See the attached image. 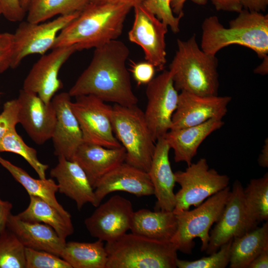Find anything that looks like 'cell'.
Listing matches in <instances>:
<instances>
[{
	"instance_id": "b9f144b4",
	"label": "cell",
	"mask_w": 268,
	"mask_h": 268,
	"mask_svg": "<svg viewBox=\"0 0 268 268\" xmlns=\"http://www.w3.org/2000/svg\"><path fill=\"white\" fill-rule=\"evenodd\" d=\"M243 8L251 11H265L268 0H241Z\"/></svg>"
},
{
	"instance_id": "d4e9b609",
	"label": "cell",
	"mask_w": 268,
	"mask_h": 268,
	"mask_svg": "<svg viewBox=\"0 0 268 268\" xmlns=\"http://www.w3.org/2000/svg\"><path fill=\"white\" fill-rule=\"evenodd\" d=\"M177 227L173 211L140 209L134 211L130 230L132 233L149 239L171 241Z\"/></svg>"
},
{
	"instance_id": "e575fe53",
	"label": "cell",
	"mask_w": 268,
	"mask_h": 268,
	"mask_svg": "<svg viewBox=\"0 0 268 268\" xmlns=\"http://www.w3.org/2000/svg\"><path fill=\"white\" fill-rule=\"evenodd\" d=\"M25 268H71L61 257L40 250L25 248Z\"/></svg>"
},
{
	"instance_id": "8d00e7d4",
	"label": "cell",
	"mask_w": 268,
	"mask_h": 268,
	"mask_svg": "<svg viewBox=\"0 0 268 268\" xmlns=\"http://www.w3.org/2000/svg\"><path fill=\"white\" fill-rule=\"evenodd\" d=\"M19 103L16 99L6 102L0 114V139L8 131L15 129L19 123Z\"/></svg>"
},
{
	"instance_id": "ffe728a7",
	"label": "cell",
	"mask_w": 268,
	"mask_h": 268,
	"mask_svg": "<svg viewBox=\"0 0 268 268\" xmlns=\"http://www.w3.org/2000/svg\"><path fill=\"white\" fill-rule=\"evenodd\" d=\"M170 149L164 137L159 138L155 147L148 174L154 188L158 210L173 211L175 205L174 188L176 184L169 159Z\"/></svg>"
},
{
	"instance_id": "83f0119b",
	"label": "cell",
	"mask_w": 268,
	"mask_h": 268,
	"mask_svg": "<svg viewBox=\"0 0 268 268\" xmlns=\"http://www.w3.org/2000/svg\"><path fill=\"white\" fill-rule=\"evenodd\" d=\"M0 164L26 190L29 195L38 197L56 208L63 215L71 217L56 197L58 186L52 178L35 179L25 170L0 156Z\"/></svg>"
},
{
	"instance_id": "c3c4849f",
	"label": "cell",
	"mask_w": 268,
	"mask_h": 268,
	"mask_svg": "<svg viewBox=\"0 0 268 268\" xmlns=\"http://www.w3.org/2000/svg\"><path fill=\"white\" fill-rule=\"evenodd\" d=\"M263 62L258 66L254 70L257 74L266 75L268 72V56L263 58Z\"/></svg>"
},
{
	"instance_id": "3957f363",
	"label": "cell",
	"mask_w": 268,
	"mask_h": 268,
	"mask_svg": "<svg viewBox=\"0 0 268 268\" xmlns=\"http://www.w3.org/2000/svg\"><path fill=\"white\" fill-rule=\"evenodd\" d=\"M225 28L215 15L204 19L201 25V48L212 55L236 44L254 51L259 58L268 54V14L243 9Z\"/></svg>"
},
{
	"instance_id": "d6986e66",
	"label": "cell",
	"mask_w": 268,
	"mask_h": 268,
	"mask_svg": "<svg viewBox=\"0 0 268 268\" xmlns=\"http://www.w3.org/2000/svg\"><path fill=\"white\" fill-rule=\"evenodd\" d=\"M52 103L55 109L56 121L52 139L55 154L71 160L78 147L83 142L82 132L71 106L68 92L56 94Z\"/></svg>"
},
{
	"instance_id": "5bb4252c",
	"label": "cell",
	"mask_w": 268,
	"mask_h": 268,
	"mask_svg": "<svg viewBox=\"0 0 268 268\" xmlns=\"http://www.w3.org/2000/svg\"><path fill=\"white\" fill-rule=\"evenodd\" d=\"M77 50L75 46L57 47L43 55L33 66L23 85L25 90L36 93L46 104L51 102L63 87L59 72L70 56Z\"/></svg>"
},
{
	"instance_id": "603a6c76",
	"label": "cell",
	"mask_w": 268,
	"mask_h": 268,
	"mask_svg": "<svg viewBox=\"0 0 268 268\" xmlns=\"http://www.w3.org/2000/svg\"><path fill=\"white\" fill-rule=\"evenodd\" d=\"M6 227L15 234L25 248L44 251L60 257L67 242L50 226L24 221L11 213L7 220Z\"/></svg>"
},
{
	"instance_id": "d590c367",
	"label": "cell",
	"mask_w": 268,
	"mask_h": 268,
	"mask_svg": "<svg viewBox=\"0 0 268 268\" xmlns=\"http://www.w3.org/2000/svg\"><path fill=\"white\" fill-rule=\"evenodd\" d=\"M170 0H144L143 6L162 21L174 33L180 31V21L182 17L175 16L170 7Z\"/></svg>"
},
{
	"instance_id": "7a4b0ae2",
	"label": "cell",
	"mask_w": 268,
	"mask_h": 268,
	"mask_svg": "<svg viewBox=\"0 0 268 268\" xmlns=\"http://www.w3.org/2000/svg\"><path fill=\"white\" fill-rule=\"evenodd\" d=\"M132 8L130 4L89 2L59 33L52 49L75 46L79 51L96 48L116 40Z\"/></svg>"
},
{
	"instance_id": "9a60e30c",
	"label": "cell",
	"mask_w": 268,
	"mask_h": 268,
	"mask_svg": "<svg viewBox=\"0 0 268 268\" xmlns=\"http://www.w3.org/2000/svg\"><path fill=\"white\" fill-rule=\"evenodd\" d=\"M243 190L241 183L235 181L221 214L209 233L207 254L216 252L223 244L253 229L246 215Z\"/></svg>"
},
{
	"instance_id": "bcb514c9",
	"label": "cell",
	"mask_w": 268,
	"mask_h": 268,
	"mask_svg": "<svg viewBox=\"0 0 268 268\" xmlns=\"http://www.w3.org/2000/svg\"><path fill=\"white\" fill-rule=\"evenodd\" d=\"M258 161L259 165L263 168L268 167V139H265L264 145L260 154Z\"/></svg>"
},
{
	"instance_id": "277c9868",
	"label": "cell",
	"mask_w": 268,
	"mask_h": 268,
	"mask_svg": "<svg viewBox=\"0 0 268 268\" xmlns=\"http://www.w3.org/2000/svg\"><path fill=\"white\" fill-rule=\"evenodd\" d=\"M177 50L169 65L175 88L196 95H218V60L215 55L205 53L197 42L194 34L187 40L178 39Z\"/></svg>"
},
{
	"instance_id": "5b68a950",
	"label": "cell",
	"mask_w": 268,
	"mask_h": 268,
	"mask_svg": "<svg viewBox=\"0 0 268 268\" xmlns=\"http://www.w3.org/2000/svg\"><path fill=\"white\" fill-rule=\"evenodd\" d=\"M106 268H176L177 250L171 242L125 233L105 245Z\"/></svg>"
},
{
	"instance_id": "836d02e7",
	"label": "cell",
	"mask_w": 268,
	"mask_h": 268,
	"mask_svg": "<svg viewBox=\"0 0 268 268\" xmlns=\"http://www.w3.org/2000/svg\"><path fill=\"white\" fill-rule=\"evenodd\" d=\"M233 239L223 244L216 252L197 260L189 261L180 260L176 261L179 268H225L229 264L230 250Z\"/></svg>"
},
{
	"instance_id": "4316f807",
	"label": "cell",
	"mask_w": 268,
	"mask_h": 268,
	"mask_svg": "<svg viewBox=\"0 0 268 268\" xmlns=\"http://www.w3.org/2000/svg\"><path fill=\"white\" fill-rule=\"evenodd\" d=\"M29 198L27 207L16 214L19 218L28 222L47 224L64 240L73 233L71 217L63 215L56 208L38 197L29 195Z\"/></svg>"
},
{
	"instance_id": "ab89813d",
	"label": "cell",
	"mask_w": 268,
	"mask_h": 268,
	"mask_svg": "<svg viewBox=\"0 0 268 268\" xmlns=\"http://www.w3.org/2000/svg\"><path fill=\"white\" fill-rule=\"evenodd\" d=\"M2 14L10 21L21 22L25 11L21 7L19 0H0Z\"/></svg>"
},
{
	"instance_id": "7dc6e473",
	"label": "cell",
	"mask_w": 268,
	"mask_h": 268,
	"mask_svg": "<svg viewBox=\"0 0 268 268\" xmlns=\"http://www.w3.org/2000/svg\"><path fill=\"white\" fill-rule=\"evenodd\" d=\"M144 0H89L91 2H107L112 3L130 4L134 6L137 4L142 3Z\"/></svg>"
},
{
	"instance_id": "9c48e42d",
	"label": "cell",
	"mask_w": 268,
	"mask_h": 268,
	"mask_svg": "<svg viewBox=\"0 0 268 268\" xmlns=\"http://www.w3.org/2000/svg\"><path fill=\"white\" fill-rule=\"evenodd\" d=\"M71 106L79 124L83 141L111 148L122 146L113 132L112 106L92 95L75 97Z\"/></svg>"
},
{
	"instance_id": "30bf717a",
	"label": "cell",
	"mask_w": 268,
	"mask_h": 268,
	"mask_svg": "<svg viewBox=\"0 0 268 268\" xmlns=\"http://www.w3.org/2000/svg\"><path fill=\"white\" fill-rule=\"evenodd\" d=\"M81 11L60 15L46 22L21 21L13 35V45L10 68H15L26 57L32 54L44 55L52 49L59 33L76 18Z\"/></svg>"
},
{
	"instance_id": "8fae6325",
	"label": "cell",
	"mask_w": 268,
	"mask_h": 268,
	"mask_svg": "<svg viewBox=\"0 0 268 268\" xmlns=\"http://www.w3.org/2000/svg\"><path fill=\"white\" fill-rule=\"evenodd\" d=\"M144 118L153 140L163 137L171 129L179 93L169 70H164L147 84Z\"/></svg>"
},
{
	"instance_id": "f907efd6",
	"label": "cell",
	"mask_w": 268,
	"mask_h": 268,
	"mask_svg": "<svg viewBox=\"0 0 268 268\" xmlns=\"http://www.w3.org/2000/svg\"><path fill=\"white\" fill-rule=\"evenodd\" d=\"M1 14H2V9H1V5H0V15Z\"/></svg>"
},
{
	"instance_id": "4dcf8cb0",
	"label": "cell",
	"mask_w": 268,
	"mask_h": 268,
	"mask_svg": "<svg viewBox=\"0 0 268 268\" xmlns=\"http://www.w3.org/2000/svg\"><path fill=\"white\" fill-rule=\"evenodd\" d=\"M89 3V0H31L27 10L26 21L38 23L58 14L66 15L81 11Z\"/></svg>"
},
{
	"instance_id": "ee69618b",
	"label": "cell",
	"mask_w": 268,
	"mask_h": 268,
	"mask_svg": "<svg viewBox=\"0 0 268 268\" xmlns=\"http://www.w3.org/2000/svg\"><path fill=\"white\" fill-rule=\"evenodd\" d=\"M187 0H170V7L171 10L176 16L183 17L184 13L183 8ZM193 2L200 5H205L207 0H191Z\"/></svg>"
},
{
	"instance_id": "2e32d148",
	"label": "cell",
	"mask_w": 268,
	"mask_h": 268,
	"mask_svg": "<svg viewBox=\"0 0 268 268\" xmlns=\"http://www.w3.org/2000/svg\"><path fill=\"white\" fill-rule=\"evenodd\" d=\"M231 100L228 96H202L181 91L170 130L200 125L211 119L222 120Z\"/></svg>"
},
{
	"instance_id": "7c38bea8",
	"label": "cell",
	"mask_w": 268,
	"mask_h": 268,
	"mask_svg": "<svg viewBox=\"0 0 268 268\" xmlns=\"http://www.w3.org/2000/svg\"><path fill=\"white\" fill-rule=\"evenodd\" d=\"M133 8L134 19L128 33L129 39L142 49L146 61L157 70H162L167 62L165 35L168 26L142 3L135 5Z\"/></svg>"
},
{
	"instance_id": "ba28073f",
	"label": "cell",
	"mask_w": 268,
	"mask_h": 268,
	"mask_svg": "<svg viewBox=\"0 0 268 268\" xmlns=\"http://www.w3.org/2000/svg\"><path fill=\"white\" fill-rule=\"evenodd\" d=\"M174 174L176 182L181 186L175 194L174 213L189 210L192 205H200L208 198L228 186L230 180L227 175L210 169L204 158L192 163L185 171Z\"/></svg>"
},
{
	"instance_id": "cb8c5ba5",
	"label": "cell",
	"mask_w": 268,
	"mask_h": 268,
	"mask_svg": "<svg viewBox=\"0 0 268 268\" xmlns=\"http://www.w3.org/2000/svg\"><path fill=\"white\" fill-rule=\"evenodd\" d=\"M224 124L222 119H211L200 125L168 131L164 137L174 151L175 161L190 165L201 144Z\"/></svg>"
},
{
	"instance_id": "ac0fdd59",
	"label": "cell",
	"mask_w": 268,
	"mask_h": 268,
	"mask_svg": "<svg viewBox=\"0 0 268 268\" xmlns=\"http://www.w3.org/2000/svg\"><path fill=\"white\" fill-rule=\"evenodd\" d=\"M95 204L99 205L109 194L125 192L136 197L154 195V188L148 173L125 162L103 176L94 188Z\"/></svg>"
},
{
	"instance_id": "44dd1931",
	"label": "cell",
	"mask_w": 268,
	"mask_h": 268,
	"mask_svg": "<svg viewBox=\"0 0 268 268\" xmlns=\"http://www.w3.org/2000/svg\"><path fill=\"white\" fill-rule=\"evenodd\" d=\"M125 158L126 150L122 145L111 148L83 141L77 148L71 160L83 170L94 189L103 176L125 162Z\"/></svg>"
},
{
	"instance_id": "f6af8a7d",
	"label": "cell",
	"mask_w": 268,
	"mask_h": 268,
	"mask_svg": "<svg viewBox=\"0 0 268 268\" xmlns=\"http://www.w3.org/2000/svg\"><path fill=\"white\" fill-rule=\"evenodd\" d=\"M268 250L259 255L249 264L248 268H268Z\"/></svg>"
},
{
	"instance_id": "681fc988",
	"label": "cell",
	"mask_w": 268,
	"mask_h": 268,
	"mask_svg": "<svg viewBox=\"0 0 268 268\" xmlns=\"http://www.w3.org/2000/svg\"><path fill=\"white\" fill-rule=\"evenodd\" d=\"M20 4L23 9V10L26 12L29 5V3L31 0H19Z\"/></svg>"
},
{
	"instance_id": "60d3db41",
	"label": "cell",
	"mask_w": 268,
	"mask_h": 268,
	"mask_svg": "<svg viewBox=\"0 0 268 268\" xmlns=\"http://www.w3.org/2000/svg\"><path fill=\"white\" fill-rule=\"evenodd\" d=\"M217 10L240 12L243 9L241 0H211Z\"/></svg>"
},
{
	"instance_id": "6da1fadb",
	"label": "cell",
	"mask_w": 268,
	"mask_h": 268,
	"mask_svg": "<svg viewBox=\"0 0 268 268\" xmlns=\"http://www.w3.org/2000/svg\"><path fill=\"white\" fill-rule=\"evenodd\" d=\"M130 50L114 40L95 48L91 61L68 91L71 97L92 95L124 106L137 105L126 67Z\"/></svg>"
},
{
	"instance_id": "7402d4cb",
	"label": "cell",
	"mask_w": 268,
	"mask_h": 268,
	"mask_svg": "<svg viewBox=\"0 0 268 268\" xmlns=\"http://www.w3.org/2000/svg\"><path fill=\"white\" fill-rule=\"evenodd\" d=\"M58 182V192L73 200L78 209L87 203L95 204L94 189L85 173L75 161L58 157V163L50 171Z\"/></svg>"
},
{
	"instance_id": "74e56055",
	"label": "cell",
	"mask_w": 268,
	"mask_h": 268,
	"mask_svg": "<svg viewBox=\"0 0 268 268\" xmlns=\"http://www.w3.org/2000/svg\"><path fill=\"white\" fill-rule=\"evenodd\" d=\"M13 45V34L0 33V73L10 67Z\"/></svg>"
},
{
	"instance_id": "f546056e",
	"label": "cell",
	"mask_w": 268,
	"mask_h": 268,
	"mask_svg": "<svg viewBox=\"0 0 268 268\" xmlns=\"http://www.w3.org/2000/svg\"><path fill=\"white\" fill-rule=\"evenodd\" d=\"M246 215L252 229L268 220V173L252 179L243 190Z\"/></svg>"
},
{
	"instance_id": "f1b7e54d",
	"label": "cell",
	"mask_w": 268,
	"mask_h": 268,
	"mask_svg": "<svg viewBox=\"0 0 268 268\" xmlns=\"http://www.w3.org/2000/svg\"><path fill=\"white\" fill-rule=\"evenodd\" d=\"M61 257L71 268H106L107 254L103 241L66 242Z\"/></svg>"
},
{
	"instance_id": "484cf974",
	"label": "cell",
	"mask_w": 268,
	"mask_h": 268,
	"mask_svg": "<svg viewBox=\"0 0 268 268\" xmlns=\"http://www.w3.org/2000/svg\"><path fill=\"white\" fill-rule=\"evenodd\" d=\"M268 250V222L233 239L230 268H248L259 255Z\"/></svg>"
},
{
	"instance_id": "f35d334b",
	"label": "cell",
	"mask_w": 268,
	"mask_h": 268,
	"mask_svg": "<svg viewBox=\"0 0 268 268\" xmlns=\"http://www.w3.org/2000/svg\"><path fill=\"white\" fill-rule=\"evenodd\" d=\"M132 72L137 84H148L153 78L155 72V67L145 61L137 63H133Z\"/></svg>"
},
{
	"instance_id": "7bdbcfd3",
	"label": "cell",
	"mask_w": 268,
	"mask_h": 268,
	"mask_svg": "<svg viewBox=\"0 0 268 268\" xmlns=\"http://www.w3.org/2000/svg\"><path fill=\"white\" fill-rule=\"evenodd\" d=\"M12 204L0 198V233L6 228V223L9 215L11 213Z\"/></svg>"
},
{
	"instance_id": "d6a6232c",
	"label": "cell",
	"mask_w": 268,
	"mask_h": 268,
	"mask_svg": "<svg viewBox=\"0 0 268 268\" xmlns=\"http://www.w3.org/2000/svg\"><path fill=\"white\" fill-rule=\"evenodd\" d=\"M0 268H25V247L6 227L0 233Z\"/></svg>"
},
{
	"instance_id": "4fadbf2b",
	"label": "cell",
	"mask_w": 268,
	"mask_h": 268,
	"mask_svg": "<svg viewBox=\"0 0 268 268\" xmlns=\"http://www.w3.org/2000/svg\"><path fill=\"white\" fill-rule=\"evenodd\" d=\"M96 207L84 222L92 237L110 242L130 229L134 211L131 201L127 199L114 195Z\"/></svg>"
},
{
	"instance_id": "1f68e13d",
	"label": "cell",
	"mask_w": 268,
	"mask_h": 268,
	"mask_svg": "<svg viewBox=\"0 0 268 268\" xmlns=\"http://www.w3.org/2000/svg\"><path fill=\"white\" fill-rule=\"evenodd\" d=\"M1 152H12L20 155L35 171L39 178H46V172L48 165L39 160L36 149L25 143L15 129L7 132L0 139Z\"/></svg>"
},
{
	"instance_id": "8992f818",
	"label": "cell",
	"mask_w": 268,
	"mask_h": 268,
	"mask_svg": "<svg viewBox=\"0 0 268 268\" xmlns=\"http://www.w3.org/2000/svg\"><path fill=\"white\" fill-rule=\"evenodd\" d=\"M111 120L114 134L126 150L125 162L148 172L156 142L144 112L137 105L124 106L115 104Z\"/></svg>"
},
{
	"instance_id": "52a82bcc",
	"label": "cell",
	"mask_w": 268,
	"mask_h": 268,
	"mask_svg": "<svg viewBox=\"0 0 268 268\" xmlns=\"http://www.w3.org/2000/svg\"><path fill=\"white\" fill-rule=\"evenodd\" d=\"M230 192L227 186L208 198L194 209L176 213L177 227L171 242L177 251L191 254L195 246L194 239L201 242V250L205 251L209 239V230L219 219Z\"/></svg>"
},
{
	"instance_id": "e0dca14e",
	"label": "cell",
	"mask_w": 268,
	"mask_h": 268,
	"mask_svg": "<svg viewBox=\"0 0 268 268\" xmlns=\"http://www.w3.org/2000/svg\"><path fill=\"white\" fill-rule=\"evenodd\" d=\"M19 120L31 138L42 144L52 137L56 121V114L52 101L45 103L35 93L19 91Z\"/></svg>"
}]
</instances>
